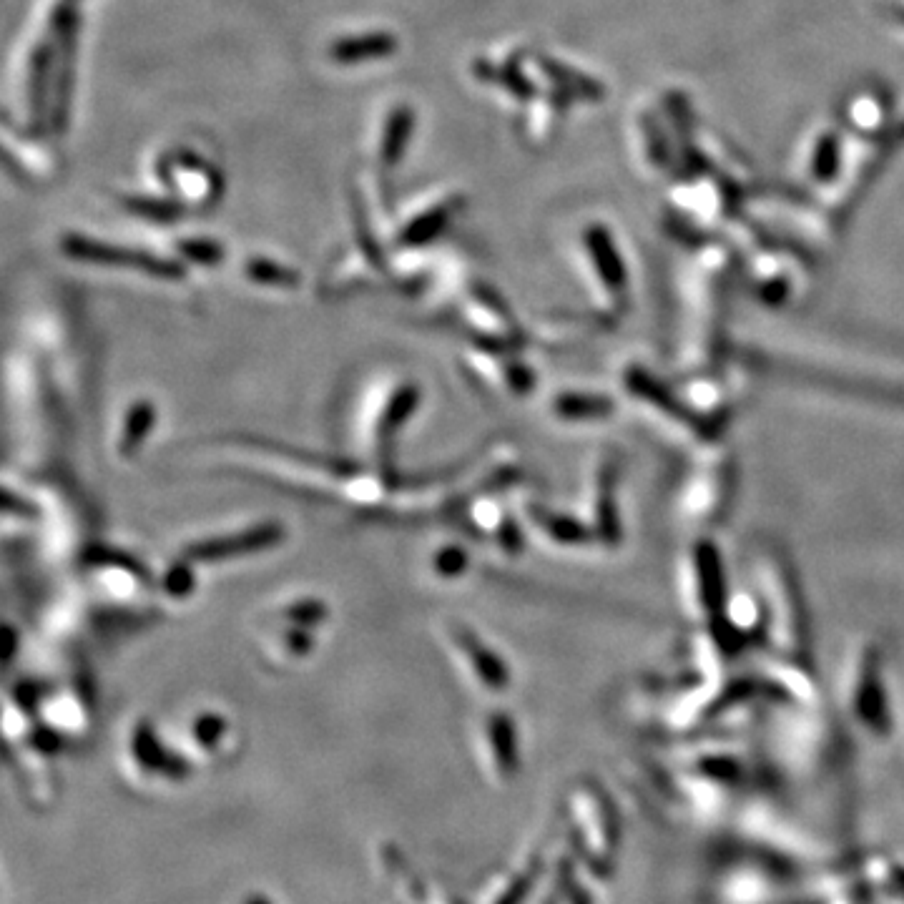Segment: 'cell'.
<instances>
[{
    "label": "cell",
    "instance_id": "6da1fadb",
    "mask_svg": "<svg viewBox=\"0 0 904 904\" xmlns=\"http://www.w3.org/2000/svg\"><path fill=\"white\" fill-rule=\"evenodd\" d=\"M61 249L66 257L78 259L86 264H101V267L134 269V272L151 274L159 279H179L184 277V267L174 259L156 257V254L139 252V249L113 247V244L96 242V239L81 237V234H66L61 239Z\"/></svg>",
    "mask_w": 904,
    "mask_h": 904
},
{
    "label": "cell",
    "instance_id": "7a4b0ae2",
    "mask_svg": "<svg viewBox=\"0 0 904 904\" xmlns=\"http://www.w3.org/2000/svg\"><path fill=\"white\" fill-rule=\"evenodd\" d=\"M284 535H287L284 525H279L277 520H267V523H257L252 528L237 530V533L196 540V543L186 545L184 558H189L191 563H214V560L237 558V555H252L279 545Z\"/></svg>",
    "mask_w": 904,
    "mask_h": 904
},
{
    "label": "cell",
    "instance_id": "3957f363",
    "mask_svg": "<svg viewBox=\"0 0 904 904\" xmlns=\"http://www.w3.org/2000/svg\"><path fill=\"white\" fill-rule=\"evenodd\" d=\"M420 407V387L407 382L400 385L387 400L385 410H382L380 425H377V450H380V458L385 460V465H390L392 447H395L397 432L405 427V422L415 415V410Z\"/></svg>",
    "mask_w": 904,
    "mask_h": 904
},
{
    "label": "cell",
    "instance_id": "277c9868",
    "mask_svg": "<svg viewBox=\"0 0 904 904\" xmlns=\"http://www.w3.org/2000/svg\"><path fill=\"white\" fill-rule=\"evenodd\" d=\"M397 51V38L385 31L362 33V36L339 38L329 48V58L342 66H357V63L372 61V58H387Z\"/></svg>",
    "mask_w": 904,
    "mask_h": 904
},
{
    "label": "cell",
    "instance_id": "5b68a950",
    "mask_svg": "<svg viewBox=\"0 0 904 904\" xmlns=\"http://www.w3.org/2000/svg\"><path fill=\"white\" fill-rule=\"evenodd\" d=\"M452 641L458 643L460 651H463L465 656H468L470 666H473L475 671H478L480 678H485V681H488V686H495V689H503L505 678H508V673H505V666L500 663V658L495 656V653L490 651V648L485 646V643L480 641L478 636H475L473 631H468L465 626H458V628H455V633H452Z\"/></svg>",
    "mask_w": 904,
    "mask_h": 904
},
{
    "label": "cell",
    "instance_id": "8992f818",
    "mask_svg": "<svg viewBox=\"0 0 904 904\" xmlns=\"http://www.w3.org/2000/svg\"><path fill=\"white\" fill-rule=\"evenodd\" d=\"M156 425V407L149 400H136L129 407L124 417V427L119 432V440H116V450H119L121 458L131 460L139 455V450L144 447L146 437L151 435Z\"/></svg>",
    "mask_w": 904,
    "mask_h": 904
},
{
    "label": "cell",
    "instance_id": "52a82bcc",
    "mask_svg": "<svg viewBox=\"0 0 904 904\" xmlns=\"http://www.w3.org/2000/svg\"><path fill=\"white\" fill-rule=\"evenodd\" d=\"M458 206H460L458 201H442V204L427 209L425 214L415 216V219L400 232L397 244H400V247H422V244H430L432 239L450 224L452 214H455Z\"/></svg>",
    "mask_w": 904,
    "mask_h": 904
},
{
    "label": "cell",
    "instance_id": "ba28073f",
    "mask_svg": "<svg viewBox=\"0 0 904 904\" xmlns=\"http://www.w3.org/2000/svg\"><path fill=\"white\" fill-rule=\"evenodd\" d=\"M412 129H415V113H412V108L397 106L390 113V119L385 124V134H382L380 159L385 161V166L400 164V159L407 151V144H410Z\"/></svg>",
    "mask_w": 904,
    "mask_h": 904
},
{
    "label": "cell",
    "instance_id": "9c48e42d",
    "mask_svg": "<svg viewBox=\"0 0 904 904\" xmlns=\"http://www.w3.org/2000/svg\"><path fill=\"white\" fill-rule=\"evenodd\" d=\"M244 274L252 279L254 284H262V287H274V289H297L302 284L294 269L284 267V264H274L272 259L264 257H252L244 267Z\"/></svg>",
    "mask_w": 904,
    "mask_h": 904
},
{
    "label": "cell",
    "instance_id": "30bf717a",
    "mask_svg": "<svg viewBox=\"0 0 904 904\" xmlns=\"http://www.w3.org/2000/svg\"><path fill=\"white\" fill-rule=\"evenodd\" d=\"M51 61L53 51L51 46H41L33 56L31 63V83H28V98H31V113L33 119H41L43 111H46V96H48V73H51Z\"/></svg>",
    "mask_w": 904,
    "mask_h": 904
},
{
    "label": "cell",
    "instance_id": "8fae6325",
    "mask_svg": "<svg viewBox=\"0 0 904 904\" xmlns=\"http://www.w3.org/2000/svg\"><path fill=\"white\" fill-rule=\"evenodd\" d=\"M555 415L565 420H581V417H598L611 410L606 397L588 395H560L553 405Z\"/></svg>",
    "mask_w": 904,
    "mask_h": 904
},
{
    "label": "cell",
    "instance_id": "7c38bea8",
    "mask_svg": "<svg viewBox=\"0 0 904 904\" xmlns=\"http://www.w3.org/2000/svg\"><path fill=\"white\" fill-rule=\"evenodd\" d=\"M588 247H591L593 259H596V267L601 269L603 277L608 279L611 287H621V264H618L616 252L611 247V239L606 237V232H591L588 234Z\"/></svg>",
    "mask_w": 904,
    "mask_h": 904
},
{
    "label": "cell",
    "instance_id": "4fadbf2b",
    "mask_svg": "<svg viewBox=\"0 0 904 904\" xmlns=\"http://www.w3.org/2000/svg\"><path fill=\"white\" fill-rule=\"evenodd\" d=\"M196 588V576H194V568H191V560L189 558H181L174 560L164 571L161 576V591L171 598H186L191 596Z\"/></svg>",
    "mask_w": 904,
    "mask_h": 904
},
{
    "label": "cell",
    "instance_id": "5bb4252c",
    "mask_svg": "<svg viewBox=\"0 0 904 904\" xmlns=\"http://www.w3.org/2000/svg\"><path fill=\"white\" fill-rule=\"evenodd\" d=\"M124 206L136 216H144V219L161 221V224H169L176 216L181 214V206L176 201L166 199H149V196H129L124 199Z\"/></svg>",
    "mask_w": 904,
    "mask_h": 904
},
{
    "label": "cell",
    "instance_id": "9a60e30c",
    "mask_svg": "<svg viewBox=\"0 0 904 904\" xmlns=\"http://www.w3.org/2000/svg\"><path fill=\"white\" fill-rule=\"evenodd\" d=\"M432 568L440 578L452 581V578H460L468 571V550L460 548V545H445L435 553L432 558Z\"/></svg>",
    "mask_w": 904,
    "mask_h": 904
},
{
    "label": "cell",
    "instance_id": "2e32d148",
    "mask_svg": "<svg viewBox=\"0 0 904 904\" xmlns=\"http://www.w3.org/2000/svg\"><path fill=\"white\" fill-rule=\"evenodd\" d=\"M181 257L189 259L194 264H204V267H214L224 259V247H219L211 239H181L179 242Z\"/></svg>",
    "mask_w": 904,
    "mask_h": 904
},
{
    "label": "cell",
    "instance_id": "e0dca14e",
    "mask_svg": "<svg viewBox=\"0 0 904 904\" xmlns=\"http://www.w3.org/2000/svg\"><path fill=\"white\" fill-rule=\"evenodd\" d=\"M292 626H312V623L327 618V606L322 601H294L292 606L284 608L282 613Z\"/></svg>",
    "mask_w": 904,
    "mask_h": 904
},
{
    "label": "cell",
    "instance_id": "ac0fdd59",
    "mask_svg": "<svg viewBox=\"0 0 904 904\" xmlns=\"http://www.w3.org/2000/svg\"><path fill=\"white\" fill-rule=\"evenodd\" d=\"M540 525L548 530L550 538L563 540V543H576V540L586 538V530L581 525L568 518H560V515H540Z\"/></svg>",
    "mask_w": 904,
    "mask_h": 904
},
{
    "label": "cell",
    "instance_id": "d6986e66",
    "mask_svg": "<svg viewBox=\"0 0 904 904\" xmlns=\"http://www.w3.org/2000/svg\"><path fill=\"white\" fill-rule=\"evenodd\" d=\"M282 641H284V648H287L292 656H307V653L312 651L314 638L304 626H292L282 633Z\"/></svg>",
    "mask_w": 904,
    "mask_h": 904
},
{
    "label": "cell",
    "instance_id": "ffe728a7",
    "mask_svg": "<svg viewBox=\"0 0 904 904\" xmlns=\"http://www.w3.org/2000/svg\"><path fill=\"white\" fill-rule=\"evenodd\" d=\"M495 76L500 78V83H503L505 88H508V91H513L515 96H530V93H533V86H530L528 81H525L523 76H520L518 73V68L515 66H508V68H503V71L500 73H495Z\"/></svg>",
    "mask_w": 904,
    "mask_h": 904
}]
</instances>
